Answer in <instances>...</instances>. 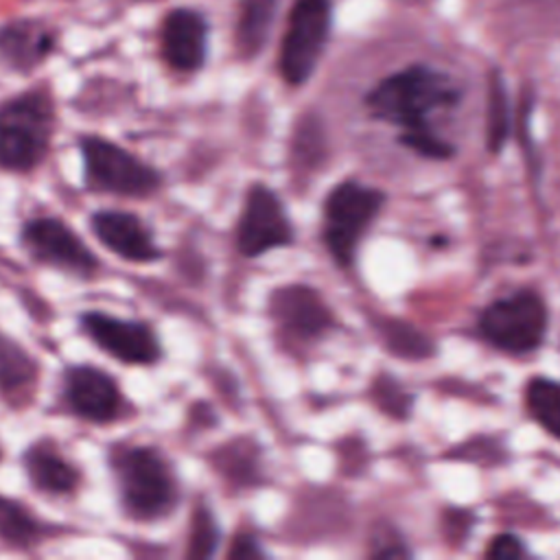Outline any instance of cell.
Listing matches in <instances>:
<instances>
[{
  "mask_svg": "<svg viewBox=\"0 0 560 560\" xmlns=\"http://www.w3.org/2000/svg\"><path fill=\"white\" fill-rule=\"evenodd\" d=\"M547 306L536 291L521 289L492 302L479 317L481 335L510 354H525L540 346L547 330Z\"/></svg>",
  "mask_w": 560,
  "mask_h": 560,
  "instance_id": "5",
  "label": "cell"
},
{
  "mask_svg": "<svg viewBox=\"0 0 560 560\" xmlns=\"http://www.w3.org/2000/svg\"><path fill=\"white\" fill-rule=\"evenodd\" d=\"M125 512L136 521L166 516L177 503V481L166 457L147 444L118 448L112 457Z\"/></svg>",
  "mask_w": 560,
  "mask_h": 560,
  "instance_id": "2",
  "label": "cell"
},
{
  "mask_svg": "<svg viewBox=\"0 0 560 560\" xmlns=\"http://www.w3.org/2000/svg\"><path fill=\"white\" fill-rule=\"evenodd\" d=\"M63 400L68 409L96 424H107L125 413V396L116 381L96 365H72L63 374Z\"/></svg>",
  "mask_w": 560,
  "mask_h": 560,
  "instance_id": "11",
  "label": "cell"
},
{
  "mask_svg": "<svg viewBox=\"0 0 560 560\" xmlns=\"http://www.w3.org/2000/svg\"><path fill=\"white\" fill-rule=\"evenodd\" d=\"M22 243L31 256L44 265L57 269L92 276L98 269L96 256L85 247V243L57 217L31 219L22 230Z\"/></svg>",
  "mask_w": 560,
  "mask_h": 560,
  "instance_id": "9",
  "label": "cell"
},
{
  "mask_svg": "<svg viewBox=\"0 0 560 560\" xmlns=\"http://www.w3.org/2000/svg\"><path fill=\"white\" fill-rule=\"evenodd\" d=\"M293 241L291 223L276 192L262 184H254L247 192L243 214L238 219L236 245L245 256H260L269 249L284 247Z\"/></svg>",
  "mask_w": 560,
  "mask_h": 560,
  "instance_id": "10",
  "label": "cell"
},
{
  "mask_svg": "<svg viewBox=\"0 0 560 560\" xmlns=\"http://www.w3.org/2000/svg\"><path fill=\"white\" fill-rule=\"evenodd\" d=\"M46 532V523H42L24 503L0 494V540L4 545L26 549L37 545Z\"/></svg>",
  "mask_w": 560,
  "mask_h": 560,
  "instance_id": "18",
  "label": "cell"
},
{
  "mask_svg": "<svg viewBox=\"0 0 560 560\" xmlns=\"http://www.w3.org/2000/svg\"><path fill=\"white\" fill-rule=\"evenodd\" d=\"M24 468L31 483L46 494L68 497L79 488L81 475L77 466L63 457L55 442L42 440L26 448Z\"/></svg>",
  "mask_w": 560,
  "mask_h": 560,
  "instance_id": "15",
  "label": "cell"
},
{
  "mask_svg": "<svg viewBox=\"0 0 560 560\" xmlns=\"http://www.w3.org/2000/svg\"><path fill=\"white\" fill-rule=\"evenodd\" d=\"M92 230L107 249L125 260L151 262L160 258L153 234L136 214L122 210H101L92 217Z\"/></svg>",
  "mask_w": 560,
  "mask_h": 560,
  "instance_id": "12",
  "label": "cell"
},
{
  "mask_svg": "<svg viewBox=\"0 0 560 560\" xmlns=\"http://www.w3.org/2000/svg\"><path fill=\"white\" fill-rule=\"evenodd\" d=\"M52 33L33 22H15L0 28V59L15 70H31L50 55Z\"/></svg>",
  "mask_w": 560,
  "mask_h": 560,
  "instance_id": "16",
  "label": "cell"
},
{
  "mask_svg": "<svg viewBox=\"0 0 560 560\" xmlns=\"http://www.w3.org/2000/svg\"><path fill=\"white\" fill-rule=\"evenodd\" d=\"M330 31V0H295L280 46V72L287 83H304Z\"/></svg>",
  "mask_w": 560,
  "mask_h": 560,
  "instance_id": "7",
  "label": "cell"
},
{
  "mask_svg": "<svg viewBox=\"0 0 560 560\" xmlns=\"http://www.w3.org/2000/svg\"><path fill=\"white\" fill-rule=\"evenodd\" d=\"M486 556L488 558H497V560L523 558L525 556V547H523V542L514 534H499V536L492 538L490 547L486 549Z\"/></svg>",
  "mask_w": 560,
  "mask_h": 560,
  "instance_id": "25",
  "label": "cell"
},
{
  "mask_svg": "<svg viewBox=\"0 0 560 560\" xmlns=\"http://www.w3.org/2000/svg\"><path fill=\"white\" fill-rule=\"evenodd\" d=\"M228 556L230 558H262L265 553H262V549L258 547V540L254 538V536H249V534H238V536H234V540H232V547H230V551H228Z\"/></svg>",
  "mask_w": 560,
  "mask_h": 560,
  "instance_id": "26",
  "label": "cell"
},
{
  "mask_svg": "<svg viewBox=\"0 0 560 560\" xmlns=\"http://www.w3.org/2000/svg\"><path fill=\"white\" fill-rule=\"evenodd\" d=\"M52 131V103L44 92H26L0 105V168L33 171L46 158Z\"/></svg>",
  "mask_w": 560,
  "mask_h": 560,
  "instance_id": "3",
  "label": "cell"
},
{
  "mask_svg": "<svg viewBox=\"0 0 560 560\" xmlns=\"http://www.w3.org/2000/svg\"><path fill=\"white\" fill-rule=\"evenodd\" d=\"M385 195L357 182L335 186L324 203V241L337 265L348 267L365 228L378 214Z\"/></svg>",
  "mask_w": 560,
  "mask_h": 560,
  "instance_id": "6",
  "label": "cell"
},
{
  "mask_svg": "<svg viewBox=\"0 0 560 560\" xmlns=\"http://www.w3.org/2000/svg\"><path fill=\"white\" fill-rule=\"evenodd\" d=\"M462 92L448 74L429 66H409L383 79L365 98L372 116L398 125L400 144L433 160L453 155V147L429 125L435 109L457 105Z\"/></svg>",
  "mask_w": 560,
  "mask_h": 560,
  "instance_id": "1",
  "label": "cell"
},
{
  "mask_svg": "<svg viewBox=\"0 0 560 560\" xmlns=\"http://www.w3.org/2000/svg\"><path fill=\"white\" fill-rule=\"evenodd\" d=\"M271 313L284 328L302 337H315L332 322L322 298L304 284H291L276 291L271 298Z\"/></svg>",
  "mask_w": 560,
  "mask_h": 560,
  "instance_id": "14",
  "label": "cell"
},
{
  "mask_svg": "<svg viewBox=\"0 0 560 560\" xmlns=\"http://www.w3.org/2000/svg\"><path fill=\"white\" fill-rule=\"evenodd\" d=\"M525 396L532 416L560 440V383L536 376L529 381Z\"/></svg>",
  "mask_w": 560,
  "mask_h": 560,
  "instance_id": "20",
  "label": "cell"
},
{
  "mask_svg": "<svg viewBox=\"0 0 560 560\" xmlns=\"http://www.w3.org/2000/svg\"><path fill=\"white\" fill-rule=\"evenodd\" d=\"M383 339L389 348V352L405 357V359H422L433 354V343L413 326L405 322H387L383 328Z\"/></svg>",
  "mask_w": 560,
  "mask_h": 560,
  "instance_id": "21",
  "label": "cell"
},
{
  "mask_svg": "<svg viewBox=\"0 0 560 560\" xmlns=\"http://www.w3.org/2000/svg\"><path fill=\"white\" fill-rule=\"evenodd\" d=\"M37 385L35 359L11 337L0 332V394L11 402H26Z\"/></svg>",
  "mask_w": 560,
  "mask_h": 560,
  "instance_id": "17",
  "label": "cell"
},
{
  "mask_svg": "<svg viewBox=\"0 0 560 560\" xmlns=\"http://www.w3.org/2000/svg\"><path fill=\"white\" fill-rule=\"evenodd\" d=\"M190 540L188 556L190 558H208L214 553L219 542V527L212 512L206 505H199L190 521Z\"/></svg>",
  "mask_w": 560,
  "mask_h": 560,
  "instance_id": "23",
  "label": "cell"
},
{
  "mask_svg": "<svg viewBox=\"0 0 560 560\" xmlns=\"http://www.w3.org/2000/svg\"><path fill=\"white\" fill-rule=\"evenodd\" d=\"M83 332L107 354L131 365H151L162 357L153 328L144 322L120 319L112 313H81Z\"/></svg>",
  "mask_w": 560,
  "mask_h": 560,
  "instance_id": "8",
  "label": "cell"
},
{
  "mask_svg": "<svg viewBox=\"0 0 560 560\" xmlns=\"http://www.w3.org/2000/svg\"><path fill=\"white\" fill-rule=\"evenodd\" d=\"M510 129V109H508V94L499 72L490 79V98H488V147L490 151H501Z\"/></svg>",
  "mask_w": 560,
  "mask_h": 560,
  "instance_id": "22",
  "label": "cell"
},
{
  "mask_svg": "<svg viewBox=\"0 0 560 560\" xmlns=\"http://www.w3.org/2000/svg\"><path fill=\"white\" fill-rule=\"evenodd\" d=\"M81 155L85 186H90L96 192L149 197L162 184V177L153 166L144 164L133 153L105 138H81Z\"/></svg>",
  "mask_w": 560,
  "mask_h": 560,
  "instance_id": "4",
  "label": "cell"
},
{
  "mask_svg": "<svg viewBox=\"0 0 560 560\" xmlns=\"http://www.w3.org/2000/svg\"><path fill=\"white\" fill-rule=\"evenodd\" d=\"M280 0H243L236 24V44L245 57L256 55L273 24Z\"/></svg>",
  "mask_w": 560,
  "mask_h": 560,
  "instance_id": "19",
  "label": "cell"
},
{
  "mask_svg": "<svg viewBox=\"0 0 560 560\" xmlns=\"http://www.w3.org/2000/svg\"><path fill=\"white\" fill-rule=\"evenodd\" d=\"M374 398L376 402L392 416H405L409 407L407 394L400 389V385L387 376H381L374 383Z\"/></svg>",
  "mask_w": 560,
  "mask_h": 560,
  "instance_id": "24",
  "label": "cell"
},
{
  "mask_svg": "<svg viewBox=\"0 0 560 560\" xmlns=\"http://www.w3.org/2000/svg\"><path fill=\"white\" fill-rule=\"evenodd\" d=\"M206 44L208 26L203 15L190 9L168 13L162 26V52L173 70L192 72L201 68L206 59Z\"/></svg>",
  "mask_w": 560,
  "mask_h": 560,
  "instance_id": "13",
  "label": "cell"
}]
</instances>
